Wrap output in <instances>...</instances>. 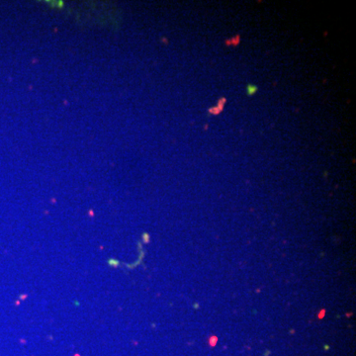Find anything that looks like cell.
<instances>
[{
    "mask_svg": "<svg viewBox=\"0 0 356 356\" xmlns=\"http://www.w3.org/2000/svg\"><path fill=\"white\" fill-rule=\"evenodd\" d=\"M246 90H247V94L248 95H253L257 91V87L255 85H252V84H248Z\"/></svg>",
    "mask_w": 356,
    "mask_h": 356,
    "instance_id": "1",
    "label": "cell"
}]
</instances>
